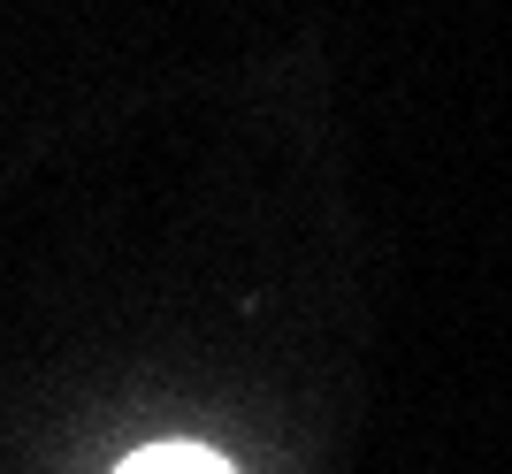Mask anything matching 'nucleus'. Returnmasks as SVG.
<instances>
[{"label":"nucleus","instance_id":"f257e3e1","mask_svg":"<svg viewBox=\"0 0 512 474\" xmlns=\"http://www.w3.org/2000/svg\"><path fill=\"white\" fill-rule=\"evenodd\" d=\"M115 474H230L214 452H192V444H153V452H130Z\"/></svg>","mask_w":512,"mask_h":474}]
</instances>
